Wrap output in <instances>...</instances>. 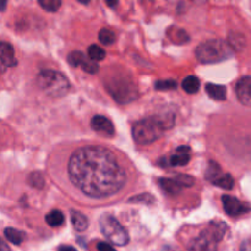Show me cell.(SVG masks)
<instances>
[{"instance_id": "3957f363", "label": "cell", "mask_w": 251, "mask_h": 251, "mask_svg": "<svg viewBox=\"0 0 251 251\" xmlns=\"http://www.w3.org/2000/svg\"><path fill=\"white\" fill-rule=\"evenodd\" d=\"M196 58L202 64H216L228 60L234 55V49L222 39H210L202 42L196 48Z\"/></svg>"}, {"instance_id": "8992f818", "label": "cell", "mask_w": 251, "mask_h": 251, "mask_svg": "<svg viewBox=\"0 0 251 251\" xmlns=\"http://www.w3.org/2000/svg\"><path fill=\"white\" fill-rule=\"evenodd\" d=\"M100 227L103 235L114 245L125 247L129 243V233L113 216L103 215L100 220Z\"/></svg>"}, {"instance_id": "277c9868", "label": "cell", "mask_w": 251, "mask_h": 251, "mask_svg": "<svg viewBox=\"0 0 251 251\" xmlns=\"http://www.w3.org/2000/svg\"><path fill=\"white\" fill-rule=\"evenodd\" d=\"M227 230L225 222H211L210 226L193 240L188 251H217L218 243Z\"/></svg>"}, {"instance_id": "4dcf8cb0", "label": "cell", "mask_w": 251, "mask_h": 251, "mask_svg": "<svg viewBox=\"0 0 251 251\" xmlns=\"http://www.w3.org/2000/svg\"><path fill=\"white\" fill-rule=\"evenodd\" d=\"M240 251H251V240H245L240 247Z\"/></svg>"}, {"instance_id": "8fae6325", "label": "cell", "mask_w": 251, "mask_h": 251, "mask_svg": "<svg viewBox=\"0 0 251 251\" xmlns=\"http://www.w3.org/2000/svg\"><path fill=\"white\" fill-rule=\"evenodd\" d=\"M91 127L95 131L100 132L103 135H107V136H113L115 132L112 120L103 117V115H95L92 118V120H91Z\"/></svg>"}, {"instance_id": "1f68e13d", "label": "cell", "mask_w": 251, "mask_h": 251, "mask_svg": "<svg viewBox=\"0 0 251 251\" xmlns=\"http://www.w3.org/2000/svg\"><path fill=\"white\" fill-rule=\"evenodd\" d=\"M0 251H11L10 250L9 245H7L6 243L1 239V238H0Z\"/></svg>"}, {"instance_id": "603a6c76", "label": "cell", "mask_w": 251, "mask_h": 251, "mask_svg": "<svg viewBox=\"0 0 251 251\" xmlns=\"http://www.w3.org/2000/svg\"><path fill=\"white\" fill-rule=\"evenodd\" d=\"M156 90L158 91H169V90H176V82L172 78H166V80H159L154 83Z\"/></svg>"}, {"instance_id": "836d02e7", "label": "cell", "mask_w": 251, "mask_h": 251, "mask_svg": "<svg viewBox=\"0 0 251 251\" xmlns=\"http://www.w3.org/2000/svg\"><path fill=\"white\" fill-rule=\"evenodd\" d=\"M5 6H6V2H5V1H0V11H2Z\"/></svg>"}, {"instance_id": "52a82bcc", "label": "cell", "mask_w": 251, "mask_h": 251, "mask_svg": "<svg viewBox=\"0 0 251 251\" xmlns=\"http://www.w3.org/2000/svg\"><path fill=\"white\" fill-rule=\"evenodd\" d=\"M107 90L117 102L130 103L137 97L136 86L131 80L124 77H113L107 82Z\"/></svg>"}, {"instance_id": "4316f807", "label": "cell", "mask_w": 251, "mask_h": 251, "mask_svg": "<svg viewBox=\"0 0 251 251\" xmlns=\"http://www.w3.org/2000/svg\"><path fill=\"white\" fill-rule=\"evenodd\" d=\"M174 179H176L183 188H191V186L194 185V183H195L193 176H186V174H178Z\"/></svg>"}, {"instance_id": "cb8c5ba5", "label": "cell", "mask_w": 251, "mask_h": 251, "mask_svg": "<svg viewBox=\"0 0 251 251\" xmlns=\"http://www.w3.org/2000/svg\"><path fill=\"white\" fill-rule=\"evenodd\" d=\"M221 174H222V172H221L220 166H218L217 163H215V162H210V166H208L207 172H206V178L212 183V181L215 180L218 176H221Z\"/></svg>"}, {"instance_id": "e0dca14e", "label": "cell", "mask_w": 251, "mask_h": 251, "mask_svg": "<svg viewBox=\"0 0 251 251\" xmlns=\"http://www.w3.org/2000/svg\"><path fill=\"white\" fill-rule=\"evenodd\" d=\"M181 86H183V90L186 93L194 95V93H196L200 90V80L196 76H188L186 78H184Z\"/></svg>"}, {"instance_id": "f1b7e54d", "label": "cell", "mask_w": 251, "mask_h": 251, "mask_svg": "<svg viewBox=\"0 0 251 251\" xmlns=\"http://www.w3.org/2000/svg\"><path fill=\"white\" fill-rule=\"evenodd\" d=\"M140 201L146 203H153L156 200H154V199L152 198V195H150V194H141V195H137L135 196V198L130 199V202H140Z\"/></svg>"}, {"instance_id": "d6a6232c", "label": "cell", "mask_w": 251, "mask_h": 251, "mask_svg": "<svg viewBox=\"0 0 251 251\" xmlns=\"http://www.w3.org/2000/svg\"><path fill=\"white\" fill-rule=\"evenodd\" d=\"M58 251H76L73 247H68V245H63V247L59 248Z\"/></svg>"}, {"instance_id": "4fadbf2b", "label": "cell", "mask_w": 251, "mask_h": 251, "mask_svg": "<svg viewBox=\"0 0 251 251\" xmlns=\"http://www.w3.org/2000/svg\"><path fill=\"white\" fill-rule=\"evenodd\" d=\"M158 184L162 190L166 191L169 195H176L183 190V186L174 178H162L158 180Z\"/></svg>"}, {"instance_id": "5bb4252c", "label": "cell", "mask_w": 251, "mask_h": 251, "mask_svg": "<svg viewBox=\"0 0 251 251\" xmlns=\"http://www.w3.org/2000/svg\"><path fill=\"white\" fill-rule=\"evenodd\" d=\"M206 92L211 98L216 100H225L226 97H227V88L222 85L207 83L206 85Z\"/></svg>"}, {"instance_id": "6da1fadb", "label": "cell", "mask_w": 251, "mask_h": 251, "mask_svg": "<svg viewBox=\"0 0 251 251\" xmlns=\"http://www.w3.org/2000/svg\"><path fill=\"white\" fill-rule=\"evenodd\" d=\"M68 171L71 183L91 198L114 195L126 183V174L114 153L102 146L76 150L70 157Z\"/></svg>"}, {"instance_id": "d4e9b609", "label": "cell", "mask_w": 251, "mask_h": 251, "mask_svg": "<svg viewBox=\"0 0 251 251\" xmlns=\"http://www.w3.org/2000/svg\"><path fill=\"white\" fill-rule=\"evenodd\" d=\"M86 56L83 55V53L81 51H73V53L69 54L68 56V61L71 66L76 68V66H81V64L83 63Z\"/></svg>"}, {"instance_id": "7c38bea8", "label": "cell", "mask_w": 251, "mask_h": 251, "mask_svg": "<svg viewBox=\"0 0 251 251\" xmlns=\"http://www.w3.org/2000/svg\"><path fill=\"white\" fill-rule=\"evenodd\" d=\"M190 154H191V150L189 146H179L176 149V153L173 154L172 157H169L168 162L166 163L169 164L172 167H176V166H186V164L190 162Z\"/></svg>"}, {"instance_id": "ffe728a7", "label": "cell", "mask_w": 251, "mask_h": 251, "mask_svg": "<svg viewBox=\"0 0 251 251\" xmlns=\"http://www.w3.org/2000/svg\"><path fill=\"white\" fill-rule=\"evenodd\" d=\"M88 56L92 61H100L105 58V50L100 48V46H96V44H92V46L88 47L87 50Z\"/></svg>"}, {"instance_id": "83f0119b", "label": "cell", "mask_w": 251, "mask_h": 251, "mask_svg": "<svg viewBox=\"0 0 251 251\" xmlns=\"http://www.w3.org/2000/svg\"><path fill=\"white\" fill-rule=\"evenodd\" d=\"M81 66H82V70L86 71V73L88 74H96L98 71V65L97 63H95V61H92L91 59H86L83 60V63L81 64Z\"/></svg>"}, {"instance_id": "30bf717a", "label": "cell", "mask_w": 251, "mask_h": 251, "mask_svg": "<svg viewBox=\"0 0 251 251\" xmlns=\"http://www.w3.org/2000/svg\"><path fill=\"white\" fill-rule=\"evenodd\" d=\"M16 65L17 60L15 59V51L11 44L7 42H0V70L14 68Z\"/></svg>"}, {"instance_id": "f546056e", "label": "cell", "mask_w": 251, "mask_h": 251, "mask_svg": "<svg viewBox=\"0 0 251 251\" xmlns=\"http://www.w3.org/2000/svg\"><path fill=\"white\" fill-rule=\"evenodd\" d=\"M97 249H98V251H117L114 248L112 247V245H109L108 243H104V242L98 243Z\"/></svg>"}, {"instance_id": "5b68a950", "label": "cell", "mask_w": 251, "mask_h": 251, "mask_svg": "<svg viewBox=\"0 0 251 251\" xmlns=\"http://www.w3.org/2000/svg\"><path fill=\"white\" fill-rule=\"evenodd\" d=\"M37 85L50 97H63L69 92L70 82L68 77L55 70H42L37 76Z\"/></svg>"}, {"instance_id": "44dd1931", "label": "cell", "mask_w": 251, "mask_h": 251, "mask_svg": "<svg viewBox=\"0 0 251 251\" xmlns=\"http://www.w3.org/2000/svg\"><path fill=\"white\" fill-rule=\"evenodd\" d=\"M98 38H100V42L104 46H110L115 42V34L113 33L110 29L107 28H102L98 33Z\"/></svg>"}, {"instance_id": "9c48e42d", "label": "cell", "mask_w": 251, "mask_h": 251, "mask_svg": "<svg viewBox=\"0 0 251 251\" xmlns=\"http://www.w3.org/2000/svg\"><path fill=\"white\" fill-rule=\"evenodd\" d=\"M235 95L243 105L251 107V76H244L235 85Z\"/></svg>"}, {"instance_id": "9a60e30c", "label": "cell", "mask_w": 251, "mask_h": 251, "mask_svg": "<svg viewBox=\"0 0 251 251\" xmlns=\"http://www.w3.org/2000/svg\"><path fill=\"white\" fill-rule=\"evenodd\" d=\"M71 223L77 232H83L88 228L87 217L78 211H71Z\"/></svg>"}, {"instance_id": "ac0fdd59", "label": "cell", "mask_w": 251, "mask_h": 251, "mask_svg": "<svg viewBox=\"0 0 251 251\" xmlns=\"http://www.w3.org/2000/svg\"><path fill=\"white\" fill-rule=\"evenodd\" d=\"M64 221H65V218H64L63 212L59 210L50 211V212L47 213L46 216V222L48 223L50 227H59V226L63 225Z\"/></svg>"}, {"instance_id": "7402d4cb", "label": "cell", "mask_w": 251, "mask_h": 251, "mask_svg": "<svg viewBox=\"0 0 251 251\" xmlns=\"http://www.w3.org/2000/svg\"><path fill=\"white\" fill-rule=\"evenodd\" d=\"M39 5L43 7L46 11L55 12L61 6L60 0H39Z\"/></svg>"}, {"instance_id": "d6986e66", "label": "cell", "mask_w": 251, "mask_h": 251, "mask_svg": "<svg viewBox=\"0 0 251 251\" xmlns=\"http://www.w3.org/2000/svg\"><path fill=\"white\" fill-rule=\"evenodd\" d=\"M4 234L5 238H6L10 243H12V244L15 245H20L25 239L24 233L15 229V228H6V229L4 230Z\"/></svg>"}, {"instance_id": "484cf974", "label": "cell", "mask_w": 251, "mask_h": 251, "mask_svg": "<svg viewBox=\"0 0 251 251\" xmlns=\"http://www.w3.org/2000/svg\"><path fill=\"white\" fill-rule=\"evenodd\" d=\"M28 181H29V184L33 186V188L42 189L44 186L43 176H42L41 173H37V172H34V173H32L31 176H29Z\"/></svg>"}, {"instance_id": "7a4b0ae2", "label": "cell", "mask_w": 251, "mask_h": 251, "mask_svg": "<svg viewBox=\"0 0 251 251\" xmlns=\"http://www.w3.org/2000/svg\"><path fill=\"white\" fill-rule=\"evenodd\" d=\"M174 117L164 114L161 117H150L139 120L132 126V137L139 145H150L161 139L164 130L171 129L174 125Z\"/></svg>"}, {"instance_id": "ba28073f", "label": "cell", "mask_w": 251, "mask_h": 251, "mask_svg": "<svg viewBox=\"0 0 251 251\" xmlns=\"http://www.w3.org/2000/svg\"><path fill=\"white\" fill-rule=\"evenodd\" d=\"M222 203L226 213L232 216V217H237V216H240L243 215V213H247L248 211H250V208L248 207L247 205H244L242 201L238 200L234 196L223 195Z\"/></svg>"}, {"instance_id": "2e32d148", "label": "cell", "mask_w": 251, "mask_h": 251, "mask_svg": "<svg viewBox=\"0 0 251 251\" xmlns=\"http://www.w3.org/2000/svg\"><path fill=\"white\" fill-rule=\"evenodd\" d=\"M212 184H215L218 188L225 189V190H232L233 186H234V179H233V176L230 174L222 173L212 181Z\"/></svg>"}]
</instances>
